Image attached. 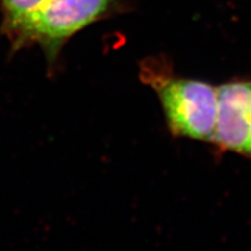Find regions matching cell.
I'll use <instances>...</instances> for the list:
<instances>
[{
    "mask_svg": "<svg viewBox=\"0 0 251 251\" xmlns=\"http://www.w3.org/2000/svg\"><path fill=\"white\" fill-rule=\"evenodd\" d=\"M144 76L158 96L169 130L175 136L213 142L218 115L216 87L206 81L175 77L150 62Z\"/></svg>",
    "mask_w": 251,
    "mask_h": 251,
    "instance_id": "obj_1",
    "label": "cell"
},
{
    "mask_svg": "<svg viewBox=\"0 0 251 251\" xmlns=\"http://www.w3.org/2000/svg\"><path fill=\"white\" fill-rule=\"evenodd\" d=\"M113 0H48L28 21L19 46L35 41L48 58L57 55L65 41L102 17Z\"/></svg>",
    "mask_w": 251,
    "mask_h": 251,
    "instance_id": "obj_2",
    "label": "cell"
},
{
    "mask_svg": "<svg viewBox=\"0 0 251 251\" xmlns=\"http://www.w3.org/2000/svg\"><path fill=\"white\" fill-rule=\"evenodd\" d=\"M216 146L251 161V79L230 81L218 87Z\"/></svg>",
    "mask_w": 251,
    "mask_h": 251,
    "instance_id": "obj_3",
    "label": "cell"
},
{
    "mask_svg": "<svg viewBox=\"0 0 251 251\" xmlns=\"http://www.w3.org/2000/svg\"><path fill=\"white\" fill-rule=\"evenodd\" d=\"M48 0H2L5 26L9 37L19 45L21 34L29 19L45 6Z\"/></svg>",
    "mask_w": 251,
    "mask_h": 251,
    "instance_id": "obj_4",
    "label": "cell"
}]
</instances>
